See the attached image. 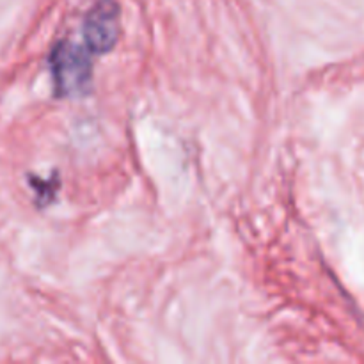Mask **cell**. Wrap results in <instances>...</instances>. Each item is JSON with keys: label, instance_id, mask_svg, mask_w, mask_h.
Masks as SVG:
<instances>
[{"label": "cell", "instance_id": "6da1fadb", "mask_svg": "<svg viewBox=\"0 0 364 364\" xmlns=\"http://www.w3.org/2000/svg\"><path fill=\"white\" fill-rule=\"evenodd\" d=\"M53 84L59 96H75L85 92L92 78V64L82 46L70 41L57 43L50 53Z\"/></svg>", "mask_w": 364, "mask_h": 364}, {"label": "cell", "instance_id": "7a4b0ae2", "mask_svg": "<svg viewBox=\"0 0 364 364\" xmlns=\"http://www.w3.org/2000/svg\"><path fill=\"white\" fill-rule=\"evenodd\" d=\"M84 38L95 53H107L119 38V7L114 0H100L84 20Z\"/></svg>", "mask_w": 364, "mask_h": 364}]
</instances>
